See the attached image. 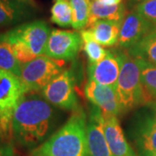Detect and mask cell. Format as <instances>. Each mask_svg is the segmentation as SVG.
Returning <instances> with one entry per match:
<instances>
[{
  "label": "cell",
  "instance_id": "6da1fadb",
  "mask_svg": "<svg viewBox=\"0 0 156 156\" xmlns=\"http://www.w3.org/2000/svg\"><path fill=\"white\" fill-rule=\"evenodd\" d=\"M55 111L39 92H26L11 116V134L18 144L35 148L45 141L55 123Z\"/></svg>",
  "mask_w": 156,
  "mask_h": 156
},
{
  "label": "cell",
  "instance_id": "7a4b0ae2",
  "mask_svg": "<svg viewBox=\"0 0 156 156\" xmlns=\"http://www.w3.org/2000/svg\"><path fill=\"white\" fill-rule=\"evenodd\" d=\"M35 151L45 156H88L87 122L83 112H75L67 122Z\"/></svg>",
  "mask_w": 156,
  "mask_h": 156
},
{
  "label": "cell",
  "instance_id": "3957f363",
  "mask_svg": "<svg viewBox=\"0 0 156 156\" xmlns=\"http://www.w3.org/2000/svg\"><path fill=\"white\" fill-rule=\"evenodd\" d=\"M50 32L47 23L37 20L20 24L3 35L11 44L18 62L23 65L44 55Z\"/></svg>",
  "mask_w": 156,
  "mask_h": 156
},
{
  "label": "cell",
  "instance_id": "277c9868",
  "mask_svg": "<svg viewBox=\"0 0 156 156\" xmlns=\"http://www.w3.org/2000/svg\"><path fill=\"white\" fill-rule=\"evenodd\" d=\"M115 89L122 113L134 109L146 101L140 78V62L128 54H122V69Z\"/></svg>",
  "mask_w": 156,
  "mask_h": 156
},
{
  "label": "cell",
  "instance_id": "5b68a950",
  "mask_svg": "<svg viewBox=\"0 0 156 156\" xmlns=\"http://www.w3.org/2000/svg\"><path fill=\"white\" fill-rule=\"evenodd\" d=\"M58 60L43 55L22 65L20 81L24 92H40L48 83L63 71Z\"/></svg>",
  "mask_w": 156,
  "mask_h": 156
},
{
  "label": "cell",
  "instance_id": "8992f818",
  "mask_svg": "<svg viewBox=\"0 0 156 156\" xmlns=\"http://www.w3.org/2000/svg\"><path fill=\"white\" fill-rule=\"evenodd\" d=\"M131 134L140 155L156 156V105L134 116Z\"/></svg>",
  "mask_w": 156,
  "mask_h": 156
},
{
  "label": "cell",
  "instance_id": "52a82bcc",
  "mask_svg": "<svg viewBox=\"0 0 156 156\" xmlns=\"http://www.w3.org/2000/svg\"><path fill=\"white\" fill-rule=\"evenodd\" d=\"M20 78L0 69V114L4 138L11 134V116L15 106L24 94Z\"/></svg>",
  "mask_w": 156,
  "mask_h": 156
},
{
  "label": "cell",
  "instance_id": "ba28073f",
  "mask_svg": "<svg viewBox=\"0 0 156 156\" xmlns=\"http://www.w3.org/2000/svg\"><path fill=\"white\" fill-rule=\"evenodd\" d=\"M39 93L52 106L62 109L70 110L77 104L74 76L69 69L60 73Z\"/></svg>",
  "mask_w": 156,
  "mask_h": 156
},
{
  "label": "cell",
  "instance_id": "9c48e42d",
  "mask_svg": "<svg viewBox=\"0 0 156 156\" xmlns=\"http://www.w3.org/2000/svg\"><path fill=\"white\" fill-rule=\"evenodd\" d=\"M82 46L81 34L76 31L52 30L44 55L58 61H70L76 57Z\"/></svg>",
  "mask_w": 156,
  "mask_h": 156
},
{
  "label": "cell",
  "instance_id": "30bf717a",
  "mask_svg": "<svg viewBox=\"0 0 156 156\" xmlns=\"http://www.w3.org/2000/svg\"><path fill=\"white\" fill-rule=\"evenodd\" d=\"M122 63V54L108 50L102 60L88 66L89 80L115 89Z\"/></svg>",
  "mask_w": 156,
  "mask_h": 156
},
{
  "label": "cell",
  "instance_id": "8fae6325",
  "mask_svg": "<svg viewBox=\"0 0 156 156\" xmlns=\"http://www.w3.org/2000/svg\"><path fill=\"white\" fill-rule=\"evenodd\" d=\"M103 121L102 112L95 106L87 122L88 156H114L104 135Z\"/></svg>",
  "mask_w": 156,
  "mask_h": 156
},
{
  "label": "cell",
  "instance_id": "7c38bea8",
  "mask_svg": "<svg viewBox=\"0 0 156 156\" xmlns=\"http://www.w3.org/2000/svg\"><path fill=\"white\" fill-rule=\"evenodd\" d=\"M84 91L88 100L97 107L103 115L117 116L122 113L121 105L114 88L89 80Z\"/></svg>",
  "mask_w": 156,
  "mask_h": 156
},
{
  "label": "cell",
  "instance_id": "4fadbf2b",
  "mask_svg": "<svg viewBox=\"0 0 156 156\" xmlns=\"http://www.w3.org/2000/svg\"><path fill=\"white\" fill-rule=\"evenodd\" d=\"M156 27L147 22L136 11H131L123 19L121 24L118 45L129 50L138 44L151 30Z\"/></svg>",
  "mask_w": 156,
  "mask_h": 156
},
{
  "label": "cell",
  "instance_id": "5bb4252c",
  "mask_svg": "<svg viewBox=\"0 0 156 156\" xmlns=\"http://www.w3.org/2000/svg\"><path fill=\"white\" fill-rule=\"evenodd\" d=\"M103 132L114 156H139L128 144L119 121L115 115H103Z\"/></svg>",
  "mask_w": 156,
  "mask_h": 156
},
{
  "label": "cell",
  "instance_id": "9a60e30c",
  "mask_svg": "<svg viewBox=\"0 0 156 156\" xmlns=\"http://www.w3.org/2000/svg\"><path fill=\"white\" fill-rule=\"evenodd\" d=\"M126 17V7L121 3L116 5H107L100 0H93L90 3L89 22L87 28L98 20H108L122 23Z\"/></svg>",
  "mask_w": 156,
  "mask_h": 156
},
{
  "label": "cell",
  "instance_id": "2e32d148",
  "mask_svg": "<svg viewBox=\"0 0 156 156\" xmlns=\"http://www.w3.org/2000/svg\"><path fill=\"white\" fill-rule=\"evenodd\" d=\"M28 6L17 0H0V28L17 24L30 17Z\"/></svg>",
  "mask_w": 156,
  "mask_h": 156
},
{
  "label": "cell",
  "instance_id": "e0dca14e",
  "mask_svg": "<svg viewBox=\"0 0 156 156\" xmlns=\"http://www.w3.org/2000/svg\"><path fill=\"white\" fill-rule=\"evenodd\" d=\"M120 23L108 20H98L93 23L89 30L93 37L101 46L110 47L118 43L120 30Z\"/></svg>",
  "mask_w": 156,
  "mask_h": 156
},
{
  "label": "cell",
  "instance_id": "ac0fdd59",
  "mask_svg": "<svg viewBox=\"0 0 156 156\" xmlns=\"http://www.w3.org/2000/svg\"><path fill=\"white\" fill-rule=\"evenodd\" d=\"M128 54L133 58L156 66V27L151 30L138 44L128 50Z\"/></svg>",
  "mask_w": 156,
  "mask_h": 156
},
{
  "label": "cell",
  "instance_id": "d6986e66",
  "mask_svg": "<svg viewBox=\"0 0 156 156\" xmlns=\"http://www.w3.org/2000/svg\"><path fill=\"white\" fill-rule=\"evenodd\" d=\"M21 67L22 65L15 56L11 44L3 33L0 34V69L20 77Z\"/></svg>",
  "mask_w": 156,
  "mask_h": 156
},
{
  "label": "cell",
  "instance_id": "ffe728a7",
  "mask_svg": "<svg viewBox=\"0 0 156 156\" xmlns=\"http://www.w3.org/2000/svg\"><path fill=\"white\" fill-rule=\"evenodd\" d=\"M80 34L83 40L84 52L89 59V63H96L108 55V50L103 49L102 46L95 41L89 29L83 30Z\"/></svg>",
  "mask_w": 156,
  "mask_h": 156
},
{
  "label": "cell",
  "instance_id": "44dd1931",
  "mask_svg": "<svg viewBox=\"0 0 156 156\" xmlns=\"http://www.w3.org/2000/svg\"><path fill=\"white\" fill-rule=\"evenodd\" d=\"M51 21L61 27L72 26L73 11L68 0H58L51 7Z\"/></svg>",
  "mask_w": 156,
  "mask_h": 156
},
{
  "label": "cell",
  "instance_id": "7402d4cb",
  "mask_svg": "<svg viewBox=\"0 0 156 156\" xmlns=\"http://www.w3.org/2000/svg\"><path fill=\"white\" fill-rule=\"evenodd\" d=\"M73 11L72 27L75 30L86 28L89 17V0H69Z\"/></svg>",
  "mask_w": 156,
  "mask_h": 156
},
{
  "label": "cell",
  "instance_id": "603a6c76",
  "mask_svg": "<svg viewBox=\"0 0 156 156\" xmlns=\"http://www.w3.org/2000/svg\"><path fill=\"white\" fill-rule=\"evenodd\" d=\"M137 60L140 65V78L145 95L156 100V66Z\"/></svg>",
  "mask_w": 156,
  "mask_h": 156
},
{
  "label": "cell",
  "instance_id": "cb8c5ba5",
  "mask_svg": "<svg viewBox=\"0 0 156 156\" xmlns=\"http://www.w3.org/2000/svg\"><path fill=\"white\" fill-rule=\"evenodd\" d=\"M134 11L151 24L156 26V0H141Z\"/></svg>",
  "mask_w": 156,
  "mask_h": 156
},
{
  "label": "cell",
  "instance_id": "d4e9b609",
  "mask_svg": "<svg viewBox=\"0 0 156 156\" xmlns=\"http://www.w3.org/2000/svg\"><path fill=\"white\" fill-rule=\"evenodd\" d=\"M15 151L12 145L5 143L0 146V156H14Z\"/></svg>",
  "mask_w": 156,
  "mask_h": 156
},
{
  "label": "cell",
  "instance_id": "484cf974",
  "mask_svg": "<svg viewBox=\"0 0 156 156\" xmlns=\"http://www.w3.org/2000/svg\"><path fill=\"white\" fill-rule=\"evenodd\" d=\"M100 1L107 5H116L122 3V0H100Z\"/></svg>",
  "mask_w": 156,
  "mask_h": 156
},
{
  "label": "cell",
  "instance_id": "4316f807",
  "mask_svg": "<svg viewBox=\"0 0 156 156\" xmlns=\"http://www.w3.org/2000/svg\"><path fill=\"white\" fill-rule=\"evenodd\" d=\"M17 1L25 4L27 5H34V0H17Z\"/></svg>",
  "mask_w": 156,
  "mask_h": 156
},
{
  "label": "cell",
  "instance_id": "83f0119b",
  "mask_svg": "<svg viewBox=\"0 0 156 156\" xmlns=\"http://www.w3.org/2000/svg\"><path fill=\"white\" fill-rule=\"evenodd\" d=\"M31 156H45V155H44V154H41L37 153V151L34 150L33 152H32V154H31Z\"/></svg>",
  "mask_w": 156,
  "mask_h": 156
},
{
  "label": "cell",
  "instance_id": "f1b7e54d",
  "mask_svg": "<svg viewBox=\"0 0 156 156\" xmlns=\"http://www.w3.org/2000/svg\"><path fill=\"white\" fill-rule=\"evenodd\" d=\"M2 124H3V119H2V116H1V114H0V129H1V132H2ZM3 134V133H2ZM4 138V136H3Z\"/></svg>",
  "mask_w": 156,
  "mask_h": 156
},
{
  "label": "cell",
  "instance_id": "f546056e",
  "mask_svg": "<svg viewBox=\"0 0 156 156\" xmlns=\"http://www.w3.org/2000/svg\"><path fill=\"white\" fill-rule=\"evenodd\" d=\"M2 139H4L3 138V134H2V132H1V129H0V140Z\"/></svg>",
  "mask_w": 156,
  "mask_h": 156
},
{
  "label": "cell",
  "instance_id": "4dcf8cb0",
  "mask_svg": "<svg viewBox=\"0 0 156 156\" xmlns=\"http://www.w3.org/2000/svg\"><path fill=\"white\" fill-rule=\"evenodd\" d=\"M56 1H58V0H56Z\"/></svg>",
  "mask_w": 156,
  "mask_h": 156
}]
</instances>
